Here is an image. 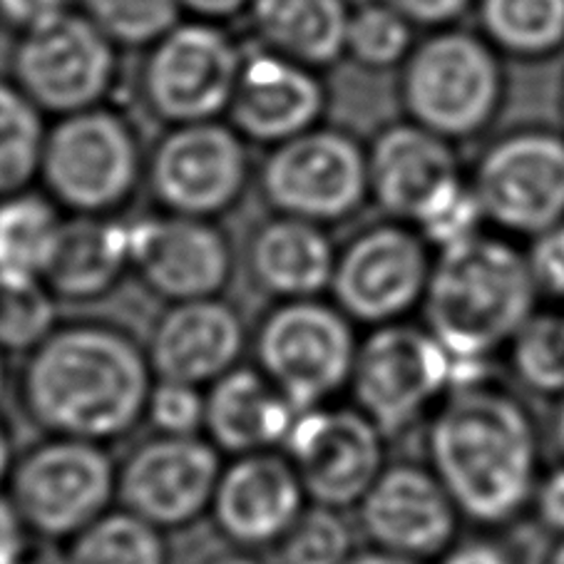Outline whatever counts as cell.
I'll return each mask as SVG.
<instances>
[{"label": "cell", "mask_w": 564, "mask_h": 564, "mask_svg": "<svg viewBox=\"0 0 564 564\" xmlns=\"http://www.w3.org/2000/svg\"><path fill=\"white\" fill-rule=\"evenodd\" d=\"M154 381L148 344L100 316L61 318L11 376L18 411L37 433L107 447L144 425Z\"/></svg>", "instance_id": "6da1fadb"}, {"label": "cell", "mask_w": 564, "mask_h": 564, "mask_svg": "<svg viewBox=\"0 0 564 564\" xmlns=\"http://www.w3.org/2000/svg\"><path fill=\"white\" fill-rule=\"evenodd\" d=\"M423 453L473 530H502L532 508L542 433L492 373L453 383L423 423Z\"/></svg>", "instance_id": "7a4b0ae2"}, {"label": "cell", "mask_w": 564, "mask_h": 564, "mask_svg": "<svg viewBox=\"0 0 564 564\" xmlns=\"http://www.w3.org/2000/svg\"><path fill=\"white\" fill-rule=\"evenodd\" d=\"M538 304L528 254L480 231L437 251L421 318L455 361H490Z\"/></svg>", "instance_id": "3957f363"}, {"label": "cell", "mask_w": 564, "mask_h": 564, "mask_svg": "<svg viewBox=\"0 0 564 564\" xmlns=\"http://www.w3.org/2000/svg\"><path fill=\"white\" fill-rule=\"evenodd\" d=\"M358 326L326 296L267 304L251 326V358L296 411L348 395Z\"/></svg>", "instance_id": "277c9868"}, {"label": "cell", "mask_w": 564, "mask_h": 564, "mask_svg": "<svg viewBox=\"0 0 564 564\" xmlns=\"http://www.w3.org/2000/svg\"><path fill=\"white\" fill-rule=\"evenodd\" d=\"M118 463L107 445L41 435L18 451L6 498L37 542L61 547L118 505Z\"/></svg>", "instance_id": "5b68a950"}, {"label": "cell", "mask_w": 564, "mask_h": 564, "mask_svg": "<svg viewBox=\"0 0 564 564\" xmlns=\"http://www.w3.org/2000/svg\"><path fill=\"white\" fill-rule=\"evenodd\" d=\"M453 371L455 358L431 328L398 321L361 336L348 395L391 441L425 423L453 388Z\"/></svg>", "instance_id": "8992f818"}, {"label": "cell", "mask_w": 564, "mask_h": 564, "mask_svg": "<svg viewBox=\"0 0 564 564\" xmlns=\"http://www.w3.org/2000/svg\"><path fill=\"white\" fill-rule=\"evenodd\" d=\"M437 251L413 224H371L338 249L328 296L358 328L421 314Z\"/></svg>", "instance_id": "52a82bcc"}, {"label": "cell", "mask_w": 564, "mask_h": 564, "mask_svg": "<svg viewBox=\"0 0 564 564\" xmlns=\"http://www.w3.org/2000/svg\"><path fill=\"white\" fill-rule=\"evenodd\" d=\"M140 148L120 115L90 107L45 134L41 177L55 204L73 214L110 217L138 189Z\"/></svg>", "instance_id": "ba28073f"}, {"label": "cell", "mask_w": 564, "mask_h": 564, "mask_svg": "<svg viewBox=\"0 0 564 564\" xmlns=\"http://www.w3.org/2000/svg\"><path fill=\"white\" fill-rule=\"evenodd\" d=\"M502 97L498 57L480 37L447 31L405 61L403 102L415 124L441 138H470L492 120Z\"/></svg>", "instance_id": "9c48e42d"}, {"label": "cell", "mask_w": 564, "mask_h": 564, "mask_svg": "<svg viewBox=\"0 0 564 564\" xmlns=\"http://www.w3.org/2000/svg\"><path fill=\"white\" fill-rule=\"evenodd\" d=\"M274 214L330 227L351 219L371 197L368 158L334 130H308L276 144L259 174Z\"/></svg>", "instance_id": "30bf717a"}, {"label": "cell", "mask_w": 564, "mask_h": 564, "mask_svg": "<svg viewBox=\"0 0 564 564\" xmlns=\"http://www.w3.org/2000/svg\"><path fill=\"white\" fill-rule=\"evenodd\" d=\"M286 455L308 502L356 510L388 465V435L351 401H334L296 415Z\"/></svg>", "instance_id": "8fae6325"}, {"label": "cell", "mask_w": 564, "mask_h": 564, "mask_svg": "<svg viewBox=\"0 0 564 564\" xmlns=\"http://www.w3.org/2000/svg\"><path fill=\"white\" fill-rule=\"evenodd\" d=\"M224 455L204 435L152 433L118 463V505L162 532L209 518Z\"/></svg>", "instance_id": "7c38bea8"}, {"label": "cell", "mask_w": 564, "mask_h": 564, "mask_svg": "<svg viewBox=\"0 0 564 564\" xmlns=\"http://www.w3.org/2000/svg\"><path fill=\"white\" fill-rule=\"evenodd\" d=\"M132 276L164 304L227 296L239 257L212 219L154 214L130 224Z\"/></svg>", "instance_id": "4fadbf2b"}, {"label": "cell", "mask_w": 564, "mask_h": 564, "mask_svg": "<svg viewBox=\"0 0 564 564\" xmlns=\"http://www.w3.org/2000/svg\"><path fill=\"white\" fill-rule=\"evenodd\" d=\"M485 221L534 239L564 221V140L550 132L510 134L482 154L473 177Z\"/></svg>", "instance_id": "5bb4252c"}, {"label": "cell", "mask_w": 564, "mask_h": 564, "mask_svg": "<svg viewBox=\"0 0 564 564\" xmlns=\"http://www.w3.org/2000/svg\"><path fill=\"white\" fill-rule=\"evenodd\" d=\"M356 528L371 547L435 564L463 534V514L425 460H388L358 502Z\"/></svg>", "instance_id": "9a60e30c"}, {"label": "cell", "mask_w": 564, "mask_h": 564, "mask_svg": "<svg viewBox=\"0 0 564 564\" xmlns=\"http://www.w3.org/2000/svg\"><path fill=\"white\" fill-rule=\"evenodd\" d=\"M249 182V158L235 130L217 122L177 124L150 160V187L170 214L217 219L239 204Z\"/></svg>", "instance_id": "2e32d148"}, {"label": "cell", "mask_w": 564, "mask_h": 564, "mask_svg": "<svg viewBox=\"0 0 564 564\" xmlns=\"http://www.w3.org/2000/svg\"><path fill=\"white\" fill-rule=\"evenodd\" d=\"M112 45L87 15L63 13L25 33L13 57L15 83L37 110H90L112 87Z\"/></svg>", "instance_id": "e0dca14e"}, {"label": "cell", "mask_w": 564, "mask_h": 564, "mask_svg": "<svg viewBox=\"0 0 564 564\" xmlns=\"http://www.w3.org/2000/svg\"><path fill=\"white\" fill-rule=\"evenodd\" d=\"M241 55L219 28L177 25L154 43L144 65V95L172 124L207 122L231 105L241 73Z\"/></svg>", "instance_id": "ac0fdd59"}, {"label": "cell", "mask_w": 564, "mask_h": 564, "mask_svg": "<svg viewBox=\"0 0 564 564\" xmlns=\"http://www.w3.org/2000/svg\"><path fill=\"white\" fill-rule=\"evenodd\" d=\"M304 490L284 447L227 458L209 508L217 538L241 550H274L306 510Z\"/></svg>", "instance_id": "d6986e66"}, {"label": "cell", "mask_w": 564, "mask_h": 564, "mask_svg": "<svg viewBox=\"0 0 564 564\" xmlns=\"http://www.w3.org/2000/svg\"><path fill=\"white\" fill-rule=\"evenodd\" d=\"M154 378L209 388L251 351V326L227 296L167 304L148 336Z\"/></svg>", "instance_id": "ffe728a7"}, {"label": "cell", "mask_w": 564, "mask_h": 564, "mask_svg": "<svg viewBox=\"0 0 564 564\" xmlns=\"http://www.w3.org/2000/svg\"><path fill=\"white\" fill-rule=\"evenodd\" d=\"M371 197L391 219L415 224L447 189L463 182L445 138L421 124L386 130L368 152Z\"/></svg>", "instance_id": "44dd1931"}, {"label": "cell", "mask_w": 564, "mask_h": 564, "mask_svg": "<svg viewBox=\"0 0 564 564\" xmlns=\"http://www.w3.org/2000/svg\"><path fill=\"white\" fill-rule=\"evenodd\" d=\"M338 249L321 224L276 214L251 231L241 257L249 289L269 304L328 296Z\"/></svg>", "instance_id": "7402d4cb"}, {"label": "cell", "mask_w": 564, "mask_h": 564, "mask_svg": "<svg viewBox=\"0 0 564 564\" xmlns=\"http://www.w3.org/2000/svg\"><path fill=\"white\" fill-rule=\"evenodd\" d=\"M324 105V87L306 65L269 51L241 63L229 110L245 138L281 144L314 130Z\"/></svg>", "instance_id": "603a6c76"}, {"label": "cell", "mask_w": 564, "mask_h": 564, "mask_svg": "<svg viewBox=\"0 0 564 564\" xmlns=\"http://www.w3.org/2000/svg\"><path fill=\"white\" fill-rule=\"evenodd\" d=\"M132 274L130 227L112 217L63 219L43 284L57 304L90 306L110 299Z\"/></svg>", "instance_id": "cb8c5ba5"}, {"label": "cell", "mask_w": 564, "mask_h": 564, "mask_svg": "<svg viewBox=\"0 0 564 564\" xmlns=\"http://www.w3.org/2000/svg\"><path fill=\"white\" fill-rule=\"evenodd\" d=\"M296 415L289 398L254 364H241L207 388L204 437L224 458L276 451L286 445Z\"/></svg>", "instance_id": "d4e9b609"}, {"label": "cell", "mask_w": 564, "mask_h": 564, "mask_svg": "<svg viewBox=\"0 0 564 564\" xmlns=\"http://www.w3.org/2000/svg\"><path fill=\"white\" fill-rule=\"evenodd\" d=\"M251 18L271 53L306 67L334 63L351 23L344 0H254Z\"/></svg>", "instance_id": "484cf974"}, {"label": "cell", "mask_w": 564, "mask_h": 564, "mask_svg": "<svg viewBox=\"0 0 564 564\" xmlns=\"http://www.w3.org/2000/svg\"><path fill=\"white\" fill-rule=\"evenodd\" d=\"M63 564H177L167 532L115 505L61 544Z\"/></svg>", "instance_id": "4316f807"}, {"label": "cell", "mask_w": 564, "mask_h": 564, "mask_svg": "<svg viewBox=\"0 0 564 564\" xmlns=\"http://www.w3.org/2000/svg\"><path fill=\"white\" fill-rule=\"evenodd\" d=\"M63 217L53 199L18 192L0 199V276L43 279Z\"/></svg>", "instance_id": "83f0119b"}, {"label": "cell", "mask_w": 564, "mask_h": 564, "mask_svg": "<svg viewBox=\"0 0 564 564\" xmlns=\"http://www.w3.org/2000/svg\"><path fill=\"white\" fill-rule=\"evenodd\" d=\"M480 21L490 41L512 55H547L564 43V0H482Z\"/></svg>", "instance_id": "f1b7e54d"}, {"label": "cell", "mask_w": 564, "mask_h": 564, "mask_svg": "<svg viewBox=\"0 0 564 564\" xmlns=\"http://www.w3.org/2000/svg\"><path fill=\"white\" fill-rule=\"evenodd\" d=\"M514 381L538 395L564 393V311L538 308L505 348Z\"/></svg>", "instance_id": "f546056e"}, {"label": "cell", "mask_w": 564, "mask_h": 564, "mask_svg": "<svg viewBox=\"0 0 564 564\" xmlns=\"http://www.w3.org/2000/svg\"><path fill=\"white\" fill-rule=\"evenodd\" d=\"M45 132L37 107L18 85L0 83V199L41 174Z\"/></svg>", "instance_id": "4dcf8cb0"}, {"label": "cell", "mask_w": 564, "mask_h": 564, "mask_svg": "<svg viewBox=\"0 0 564 564\" xmlns=\"http://www.w3.org/2000/svg\"><path fill=\"white\" fill-rule=\"evenodd\" d=\"M356 550L358 528L346 512L308 502L271 554L274 564H346Z\"/></svg>", "instance_id": "1f68e13d"}, {"label": "cell", "mask_w": 564, "mask_h": 564, "mask_svg": "<svg viewBox=\"0 0 564 564\" xmlns=\"http://www.w3.org/2000/svg\"><path fill=\"white\" fill-rule=\"evenodd\" d=\"M57 299L43 279L0 276V354L21 358L57 326Z\"/></svg>", "instance_id": "d6a6232c"}, {"label": "cell", "mask_w": 564, "mask_h": 564, "mask_svg": "<svg viewBox=\"0 0 564 564\" xmlns=\"http://www.w3.org/2000/svg\"><path fill=\"white\" fill-rule=\"evenodd\" d=\"M180 0H85L87 18L118 45H154L177 28Z\"/></svg>", "instance_id": "836d02e7"}, {"label": "cell", "mask_w": 564, "mask_h": 564, "mask_svg": "<svg viewBox=\"0 0 564 564\" xmlns=\"http://www.w3.org/2000/svg\"><path fill=\"white\" fill-rule=\"evenodd\" d=\"M346 51L366 67H391L411 53V21L386 3L358 8L348 23Z\"/></svg>", "instance_id": "e575fe53"}, {"label": "cell", "mask_w": 564, "mask_h": 564, "mask_svg": "<svg viewBox=\"0 0 564 564\" xmlns=\"http://www.w3.org/2000/svg\"><path fill=\"white\" fill-rule=\"evenodd\" d=\"M485 214L473 184L458 182L447 189L413 227L421 231L435 251L458 245L463 239L480 235Z\"/></svg>", "instance_id": "d590c367"}, {"label": "cell", "mask_w": 564, "mask_h": 564, "mask_svg": "<svg viewBox=\"0 0 564 564\" xmlns=\"http://www.w3.org/2000/svg\"><path fill=\"white\" fill-rule=\"evenodd\" d=\"M207 417V388L164 381L152 386L144 425L160 435H204Z\"/></svg>", "instance_id": "8d00e7d4"}, {"label": "cell", "mask_w": 564, "mask_h": 564, "mask_svg": "<svg viewBox=\"0 0 564 564\" xmlns=\"http://www.w3.org/2000/svg\"><path fill=\"white\" fill-rule=\"evenodd\" d=\"M524 254L540 299L564 304V221L534 237Z\"/></svg>", "instance_id": "74e56055"}, {"label": "cell", "mask_w": 564, "mask_h": 564, "mask_svg": "<svg viewBox=\"0 0 564 564\" xmlns=\"http://www.w3.org/2000/svg\"><path fill=\"white\" fill-rule=\"evenodd\" d=\"M435 564H520V560L495 530H473L470 534H460Z\"/></svg>", "instance_id": "f35d334b"}, {"label": "cell", "mask_w": 564, "mask_h": 564, "mask_svg": "<svg viewBox=\"0 0 564 564\" xmlns=\"http://www.w3.org/2000/svg\"><path fill=\"white\" fill-rule=\"evenodd\" d=\"M530 510L544 530L564 538V463L542 473Z\"/></svg>", "instance_id": "ab89813d"}, {"label": "cell", "mask_w": 564, "mask_h": 564, "mask_svg": "<svg viewBox=\"0 0 564 564\" xmlns=\"http://www.w3.org/2000/svg\"><path fill=\"white\" fill-rule=\"evenodd\" d=\"M37 540L15 512L13 502L0 492V564H25Z\"/></svg>", "instance_id": "60d3db41"}, {"label": "cell", "mask_w": 564, "mask_h": 564, "mask_svg": "<svg viewBox=\"0 0 564 564\" xmlns=\"http://www.w3.org/2000/svg\"><path fill=\"white\" fill-rule=\"evenodd\" d=\"M381 3L417 25H447L458 21L473 0H381Z\"/></svg>", "instance_id": "b9f144b4"}, {"label": "cell", "mask_w": 564, "mask_h": 564, "mask_svg": "<svg viewBox=\"0 0 564 564\" xmlns=\"http://www.w3.org/2000/svg\"><path fill=\"white\" fill-rule=\"evenodd\" d=\"M65 6L67 0H0V18L28 33L67 13Z\"/></svg>", "instance_id": "7bdbcfd3"}, {"label": "cell", "mask_w": 564, "mask_h": 564, "mask_svg": "<svg viewBox=\"0 0 564 564\" xmlns=\"http://www.w3.org/2000/svg\"><path fill=\"white\" fill-rule=\"evenodd\" d=\"M187 564H267L261 552L241 550L235 544L219 540L214 547H202Z\"/></svg>", "instance_id": "ee69618b"}, {"label": "cell", "mask_w": 564, "mask_h": 564, "mask_svg": "<svg viewBox=\"0 0 564 564\" xmlns=\"http://www.w3.org/2000/svg\"><path fill=\"white\" fill-rule=\"evenodd\" d=\"M249 3H254V0H180L182 8H189L192 13L204 18H229Z\"/></svg>", "instance_id": "f6af8a7d"}, {"label": "cell", "mask_w": 564, "mask_h": 564, "mask_svg": "<svg viewBox=\"0 0 564 564\" xmlns=\"http://www.w3.org/2000/svg\"><path fill=\"white\" fill-rule=\"evenodd\" d=\"M15 443H13V427L8 423V415L0 408V492H6L8 478H11L13 463H15Z\"/></svg>", "instance_id": "bcb514c9"}, {"label": "cell", "mask_w": 564, "mask_h": 564, "mask_svg": "<svg viewBox=\"0 0 564 564\" xmlns=\"http://www.w3.org/2000/svg\"><path fill=\"white\" fill-rule=\"evenodd\" d=\"M346 564H427V562H417L411 557H403V554H393V552H386V550H378V547H368L364 550H356V554Z\"/></svg>", "instance_id": "7dc6e473"}, {"label": "cell", "mask_w": 564, "mask_h": 564, "mask_svg": "<svg viewBox=\"0 0 564 564\" xmlns=\"http://www.w3.org/2000/svg\"><path fill=\"white\" fill-rule=\"evenodd\" d=\"M552 445L554 451H557V455L564 463V393L557 398V405H554V413H552Z\"/></svg>", "instance_id": "c3c4849f"}, {"label": "cell", "mask_w": 564, "mask_h": 564, "mask_svg": "<svg viewBox=\"0 0 564 564\" xmlns=\"http://www.w3.org/2000/svg\"><path fill=\"white\" fill-rule=\"evenodd\" d=\"M544 564H564V538L554 540V544L550 547L547 560H544Z\"/></svg>", "instance_id": "681fc988"}, {"label": "cell", "mask_w": 564, "mask_h": 564, "mask_svg": "<svg viewBox=\"0 0 564 564\" xmlns=\"http://www.w3.org/2000/svg\"><path fill=\"white\" fill-rule=\"evenodd\" d=\"M6 386H11V373H8V368H6V356L0 354V395H3Z\"/></svg>", "instance_id": "f907efd6"}]
</instances>
